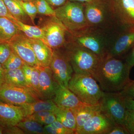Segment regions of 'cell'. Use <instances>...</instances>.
Wrapping results in <instances>:
<instances>
[{
	"mask_svg": "<svg viewBox=\"0 0 134 134\" xmlns=\"http://www.w3.org/2000/svg\"><path fill=\"white\" fill-rule=\"evenodd\" d=\"M69 1H71L77 2L82 3H86L90 2L94 0H69Z\"/></svg>",
	"mask_w": 134,
	"mask_h": 134,
	"instance_id": "obj_44",
	"label": "cell"
},
{
	"mask_svg": "<svg viewBox=\"0 0 134 134\" xmlns=\"http://www.w3.org/2000/svg\"><path fill=\"white\" fill-rule=\"evenodd\" d=\"M23 32L18 26L7 18L0 17V42L9 41Z\"/></svg>",
	"mask_w": 134,
	"mask_h": 134,
	"instance_id": "obj_21",
	"label": "cell"
},
{
	"mask_svg": "<svg viewBox=\"0 0 134 134\" xmlns=\"http://www.w3.org/2000/svg\"><path fill=\"white\" fill-rule=\"evenodd\" d=\"M68 88L82 103L88 104H99L104 92L92 76L85 74H73Z\"/></svg>",
	"mask_w": 134,
	"mask_h": 134,
	"instance_id": "obj_5",
	"label": "cell"
},
{
	"mask_svg": "<svg viewBox=\"0 0 134 134\" xmlns=\"http://www.w3.org/2000/svg\"><path fill=\"white\" fill-rule=\"evenodd\" d=\"M129 134L125 127L122 125L115 124L108 132V134Z\"/></svg>",
	"mask_w": 134,
	"mask_h": 134,
	"instance_id": "obj_38",
	"label": "cell"
},
{
	"mask_svg": "<svg viewBox=\"0 0 134 134\" xmlns=\"http://www.w3.org/2000/svg\"><path fill=\"white\" fill-rule=\"evenodd\" d=\"M55 120H56V117L53 113L50 115L38 119L36 121L41 125L46 126L52 124L54 121H55Z\"/></svg>",
	"mask_w": 134,
	"mask_h": 134,
	"instance_id": "obj_37",
	"label": "cell"
},
{
	"mask_svg": "<svg viewBox=\"0 0 134 134\" xmlns=\"http://www.w3.org/2000/svg\"><path fill=\"white\" fill-rule=\"evenodd\" d=\"M19 106L21 109L24 117L42 111L53 112L58 107L52 99L37 100L32 103L24 104Z\"/></svg>",
	"mask_w": 134,
	"mask_h": 134,
	"instance_id": "obj_20",
	"label": "cell"
},
{
	"mask_svg": "<svg viewBox=\"0 0 134 134\" xmlns=\"http://www.w3.org/2000/svg\"><path fill=\"white\" fill-rule=\"evenodd\" d=\"M38 68L39 71V98L41 100H53L59 84L55 81L50 66H38Z\"/></svg>",
	"mask_w": 134,
	"mask_h": 134,
	"instance_id": "obj_14",
	"label": "cell"
},
{
	"mask_svg": "<svg viewBox=\"0 0 134 134\" xmlns=\"http://www.w3.org/2000/svg\"><path fill=\"white\" fill-rule=\"evenodd\" d=\"M125 106L127 109L134 110V99L125 97Z\"/></svg>",
	"mask_w": 134,
	"mask_h": 134,
	"instance_id": "obj_42",
	"label": "cell"
},
{
	"mask_svg": "<svg viewBox=\"0 0 134 134\" xmlns=\"http://www.w3.org/2000/svg\"><path fill=\"white\" fill-rule=\"evenodd\" d=\"M124 126L129 134H134V110L127 109Z\"/></svg>",
	"mask_w": 134,
	"mask_h": 134,
	"instance_id": "obj_32",
	"label": "cell"
},
{
	"mask_svg": "<svg viewBox=\"0 0 134 134\" xmlns=\"http://www.w3.org/2000/svg\"><path fill=\"white\" fill-rule=\"evenodd\" d=\"M4 127H2L1 125H0V134H3Z\"/></svg>",
	"mask_w": 134,
	"mask_h": 134,
	"instance_id": "obj_45",
	"label": "cell"
},
{
	"mask_svg": "<svg viewBox=\"0 0 134 134\" xmlns=\"http://www.w3.org/2000/svg\"><path fill=\"white\" fill-rule=\"evenodd\" d=\"M25 1H36V0H25Z\"/></svg>",
	"mask_w": 134,
	"mask_h": 134,
	"instance_id": "obj_46",
	"label": "cell"
},
{
	"mask_svg": "<svg viewBox=\"0 0 134 134\" xmlns=\"http://www.w3.org/2000/svg\"><path fill=\"white\" fill-rule=\"evenodd\" d=\"M125 99L119 92H104L99 102L101 112L115 124L124 126L127 110Z\"/></svg>",
	"mask_w": 134,
	"mask_h": 134,
	"instance_id": "obj_6",
	"label": "cell"
},
{
	"mask_svg": "<svg viewBox=\"0 0 134 134\" xmlns=\"http://www.w3.org/2000/svg\"><path fill=\"white\" fill-rule=\"evenodd\" d=\"M125 63L130 69L134 66V46L132 52L126 59Z\"/></svg>",
	"mask_w": 134,
	"mask_h": 134,
	"instance_id": "obj_41",
	"label": "cell"
},
{
	"mask_svg": "<svg viewBox=\"0 0 134 134\" xmlns=\"http://www.w3.org/2000/svg\"><path fill=\"white\" fill-rule=\"evenodd\" d=\"M39 71L38 66L32 67L31 78V88L38 96L39 92Z\"/></svg>",
	"mask_w": 134,
	"mask_h": 134,
	"instance_id": "obj_33",
	"label": "cell"
},
{
	"mask_svg": "<svg viewBox=\"0 0 134 134\" xmlns=\"http://www.w3.org/2000/svg\"><path fill=\"white\" fill-rule=\"evenodd\" d=\"M130 69L126 63L106 55L101 59L93 77L103 91L119 92L130 81Z\"/></svg>",
	"mask_w": 134,
	"mask_h": 134,
	"instance_id": "obj_1",
	"label": "cell"
},
{
	"mask_svg": "<svg viewBox=\"0 0 134 134\" xmlns=\"http://www.w3.org/2000/svg\"><path fill=\"white\" fill-rule=\"evenodd\" d=\"M102 32L89 29L73 36L72 41L90 50L102 59L107 55L110 43L109 40Z\"/></svg>",
	"mask_w": 134,
	"mask_h": 134,
	"instance_id": "obj_7",
	"label": "cell"
},
{
	"mask_svg": "<svg viewBox=\"0 0 134 134\" xmlns=\"http://www.w3.org/2000/svg\"><path fill=\"white\" fill-rule=\"evenodd\" d=\"M115 123L107 116L100 112L90 119L76 134H108Z\"/></svg>",
	"mask_w": 134,
	"mask_h": 134,
	"instance_id": "obj_13",
	"label": "cell"
},
{
	"mask_svg": "<svg viewBox=\"0 0 134 134\" xmlns=\"http://www.w3.org/2000/svg\"><path fill=\"white\" fill-rule=\"evenodd\" d=\"M119 92L125 97L134 99V81L130 80Z\"/></svg>",
	"mask_w": 134,
	"mask_h": 134,
	"instance_id": "obj_34",
	"label": "cell"
},
{
	"mask_svg": "<svg viewBox=\"0 0 134 134\" xmlns=\"http://www.w3.org/2000/svg\"><path fill=\"white\" fill-rule=\"evenodd\" d=\"M52 7L58 8L64 5L69 0H46Z\"/></svg>",
	"mask_w": 134,
	"mask_h": 134,
	"instance_id": "obj_40",
	"label": "cell"
},
{
	"mask_svg": "<svg viewBox=\"0 0 134 134\" xmlns=\"http://www.w3.org/2000/svg\"><path fill=\"white\" fill-rule=\"evenodd\" d=\"M122 31L118 34L112 43H110L107 55L116 57L122 55L134 46V26L124 25Z\"/></svg>",
	"mask_w": 134,
	"mask_h": 134,
	"instance_id": "obj_11",
	"label": "cell"
},
{
	"mask_svg": "<svg viewBox=\"0 0 134 134\" xmlns=\"http://www.w3.org/2000/svg\"><path fill=\"white\" fill-rule=\"evenodd\" d=\"M12 50L8 41L0 42V63L4 64L9 57Z\"/></svg>",
	"mask_w": 134,
	"mask_h": 134,
	"instance_id": "obj_31",
	"label": "cell"
},
{
	"mask_svg": "<svg viewBox=\"0 0 134 134\" xmlns=\"http://www.w3.org/2000/svg\"><path fill=\"white\" fill-rule=\"evenodd\" d=\"M40 27L43 31L42 40L52 49H58L65 46L66 29L56 17L49 16Z\"/></svg>",
	"mask_w": 134,
	"mask_h": 134,
	"instance_id": "obj_8",
	"label": "cell"
},
{
	"mask_svg": "<svg viewBox=\"0 0 134 134\" xmlns=\"http://www.w3.org/2000/svg\"><path fill=\"white\" fill-rule=\"evenodd\" d=\"M16 126L21 129L25 134H46L43 125L27 117H24Z\"/></svg>",
	"mask_w": 134,
	"mask_h": 134,
	"instance_id": "obj_25",
	"label": "cell"
},
{
	"mask_svg": "<svg viewBox=\"0 0 134 134\" xmlns=\"http://www.w3.org/2000/svg\"><path fill=\"white\" fill-rule=\"evenodd\" d=\"M53 100L58 107L70 109H74L85 104L68 87L59 84Z\"/></svg>",
	"mask_w": 134,
	"mask_h": 134,
	"instance_id": "obj_17",
	"label": "cell"
},
{
	"mask_svg": "<svg viewBox=\"0 0 134 134\" xmlns=\"http://www.w3.org/2000/svg\"><path fill=\"white\" fill-rule=\"evenodd\" d=\"M8 42L12 50L25 63L32 67L39 66L29 38L23 32L15 36Z\"/></svg>",
	"mask_w": 134,
	"mask_h": 134,
	"instance_id": "obj_12",
	"label": "cell"
},
{
	"mask_svg": "<svg viewBox=\"0 0 134 134\" xmlns=\"http://www.w3.org/2000/svg\"><path fill=\"white\" fill-rule=\"evenodd\" d=\"M0 100L11 104L19 106L41 99L31 89L4 83L0 86Z\"/></svg>",
	"mask_w": 134,
	"mask_h": 134,
	"instance_id": "obj_9",
	"label": "cell"
},
{
	"mask_svg": "<svg viewBox=\"0 0 134 134\" xmlns=\"http://www.w3.org/2000/svg\"><path fill=\"white\" fill-rule=\"evenodd\" d=\"M12 21L28 37L31 38L39 39L43 40V31L39 26H33L31 25L26 24L16 20L15 18L12 19Z\"/></svg>",
	"mask_w": 134,
	"mask_h": 134,
	"instance_id": "obj_26",
	"label": "cell"
},
{
	"mask_svg": "<svg viewBox=\"0 0 134 134\" xmlns=\"http://www.w3.org/2000/svg\"><path fill=\"white\" fill-rule=\"evenodd\" d=\"M34 2L37 9L38 14L49 16H55L54 10L46 0H36Z\"/></svg>",
	"mask_w": 134,
	"mask_h": 134,
	"instance_id": "obj_30",
	"label": "cell"
},
{
	"mask_svg": "<svg viewBox=\"0 0 134 134\" xmlns=\"http://www.w3.org/2000/svg\"><path fill=\"white\" fill-rule=\"evenodd\" d=\"M3 1L10 13L15 19L26 24L30 25L32 23L30 18L16 0Z\"/></svg>",
	"mask_w": 134,
	"mask_h": 134,
	"instance_id": "obj_23",
	"label": "cell"
},
{
	"mask_svg": "<svg viewBox=\"0 0 134 134\" xmlns=\"http://www.w3.org/2000/svg\"><path fill=\"white\" fill-rule=\"evenodd\" d=\"M0 17L7 18L11 21L15 18L10 13L3 0H0Z\"/></svg>",
	"mask_w": 134,
	"mask_h": 134,
	"instance_id": "obj_36",
	"label": "cell"
},
{
	"mask_svg": "<svg viewBox=\"0 0 134 134\" xmlns=\"http://www.w3.org/2000/svg\"><path fill=\"white\" fill-rule=\"evenodd\" d=\"M64 50L75 74L91 75L93 77L101 58L74 41L66 43Z\"/></svg>",
	"mask_w": 134,
	"mask_h": 134,
	"instance_id": "obj_3",
	"label": "cell"
},
{
	"mask_svg": "<svg viewBox=\"0 0 134 134\" xmlns=\"http://www.w3.org/2000/svg\"><path fill=\"white\" fill-rule=\"evenodd\" d=\"M5 83L17 87L29 88L22 68L5 70Z\"/></svg>",
	"mask_w": 134,
	"mask_h": 134,
	"instance_id": "obj_24",
	"label": "cell"
},
{
	"mask_svg": "<svg viewBox=\"0 0 134 134\" xmlns=\"http://www.w3.org/2000/svg\"><path fill=\"white\" fill-rule=\"evenodd\" d=\"M120 24L134 26V0H112Z\"/></svg>",
	"mask_w": 134,
	"mask_h": 134,
	"instance_id": "obj_16",
	"label": "cell"
},
{
	"mask_svg": "<svg viewBox=\"0 0 134 134\" xmlns=\"http://www.w3.org/2000/svg\"><path fill=\"white\" fill-rule=\"evenodd\" d=\"M25 63L12 50V53L2 66L5 70H10L22 68Z\"/></svg>",
	"mask_w": 134,
	"mask_h": 134,
	"instance_id": "obj_28",
	"label": "cell"
},
{
	"mask_svg": "<svg viewBox=\"0 0 134 134\" xmlns=\"http://www.w3.org/2000/svg\"><path fill=\"white\" fill-rule=\"evenodd\" d=\"M29 38L39 66H50L53 57V50L49 46L39 39Z\"/></svg>",
	"mask_w": 134,
	"mask_h": 134,
	"instance_id": "obj_18",
	"label": "cell"
},
{
	"mask_svg": "<svg viewBox=\"0 0 134 134\" xmlns=\"http://www.w3.org/2000/svg\"><path fill=\"white\" fill-rule=\"evenodd\" d=\"M54 10L55 16L72 36L90 29L85 15L84 3L69 1Z\"/></svg>",
	"mask_w": 134,
	"mask_h": 134,
	"instance_id": "obj_4",
	"label": "cell"
},
{
	"mask_svg": "<svg viewBox=\"0 0 134 134\" xmlns=\"http://www.w3.org/2000/svg\"><path fill=\"white\" fill-rule=\"evenodd\" d=\"M46 134H74L75 130L64 127L59 121L55 120L52 124L44 127Z\"/></svg>",
	"mask_w": 134,
	"mask_h": 134,
	"instance_id": "obj_27",
	"label": "cell"
},
{
	"mask_svg": "<svg viewBox=\"0 0 134 134\" xmlns=\"http://www.w3.org/2000/svg\"><path fill=\"white\" fill-rule=\"evenodd\" d=\"M5 83V70L0 63V86Z\"/></svg>",
	"mask_w": 134,
	"mask_h": 134,
	"instance_id": "obj_43",
	"label": "cell"
},
{
	"mask_svg": "<svg viewBox=\"0 0 134 134\" xmlns=\"http://www.w3.org/2000/svg\"><path fill=\"white\" fill-rule=\"evenodd\" d=\"M21 6L24 12L30 18L32 23L38 14L37 9L34 1L16 0Z\"/></svg>",
	"mask_w": 134,
	"mask_h": 134,
	"instance_id": "obj_29",
	"label": "cell"
},
{
	"mask_svg": "<svg viewBox=\"0 0 134 134\" xmlns=\"http://www.w3.org/2000/svg\"><path fill=\"white\" fill-rule=\"evenodd\" d=\"M53 113L56 120L60 122L65 127L75 130L76 129V121L74 114L72 110L66 108L57 107Z\"/></svg>",
	"mask_w": 134,
	"mask_h": 134,
	"instance_id": "obj_22",
	"label": "cell"
},
{
	"mask_svg": "<svg viewBox=\"0 0 134 134\" xmlns=\"http://www.w3.org/2000/svg\"><path fill=\"white\" fill-rule=\"evenodd\" d=\"M71 110L75 117L76 121L75 132L81 129L92 117L98 113L101 112L99 103L96 105L84 104L79 107Z\"/></svg>",
	"mask_w": 134,
	"mask_h": 134,
	"instance_id": "obj_19",
	"label": "cell"
},
{
	"mask_svg": "<svg viewBox=\"0 0 134 134\" xmlns=\"http://www.w3.org/2000/svg\"><path fill=\"white\" fill-rule=\"evenodd\" d=\"M24 118L19 106L0 101V125L4 128L17 125Z\"/></svg>",
	"mask_w": 134,
	"mask_h": 134,
	"instance_id": "obj_15",
	"label": "cell"
},
{
	"mask_svg": "<svg viewBox=\"0 0 134 134\" xmlns=\"http://www.w3.org/2000/svg\"><path fill=\"white\" fill-rule=\"evenodd\" d=\"M32 67L25 63L22 69L24 74L26 83L30 89L31 88V78Z\"/></svg>",
	"mask_w": 134,
	"mask_h": 134,
	"instance_id": "obj_35",
	"label": "cell"
},
{
	"mask_svg": "<svg viewBox=\"0 0 134 134\" xmlns=\"http://www.w3.org/2000/svg\"><path fill=\"white\" fill-rule=\"evenodd\" d=\"M84 5L85 15L90 29L103 32L116 23H119L112 0H94Z\"/></svg>",
	"mask_w": 134,
	"mask_h": 134,
	"instance_id": "obj_2",
	"label": "cell"
},
{
	"mask_svg": "<svg viewBox=\"0 0 134 134\" xmlns=\"http://www.w3.org/2000/svg\"><path fill=\"white\" fill-rule=\"evenodd\" d=\"M3 134H24V132L17 126L4 128Z\"/></svg>",
	"mask_w": 134,
	"mask_h": 134,
	"instance_id": "obj_39",
	"label": "cell"
},
{
	"mask_svg": "<svg viewBox=\"0 0 134 134\" xmlns=\"http://www.w3.org/2000/svg\"><path fill=\"white\" fill-rule=\"evenodd\" d=\"M52 60L50 66L55 81L59 84L68 87L73 75V69L65 51L53 49Z\"/></svg>",
	"mask_w": 134,
	"mask_h": 134,
	"instance_id": "obj_10",
	"label": "cell"
}]
</instances>
